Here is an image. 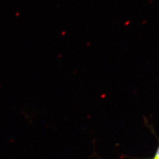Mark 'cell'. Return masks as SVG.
Returning a JSON list of instances; mask_svg holds the SVG:
<instances>
[{"instance_id":"6da1fadb","label":"cell","mask_w":159,"mask_h":159,"mask_svg":"<svg viewBox=\"0 0 159 159\" xmlns=\"http://www.w3.org/2000/svg\"><path fill=\"white\" fill-rule=\"evenodd\" d=\"M155 159H159V146L158 147V150L157 152L156 155V157H155Z\"/></svg>"}]
</instances>
